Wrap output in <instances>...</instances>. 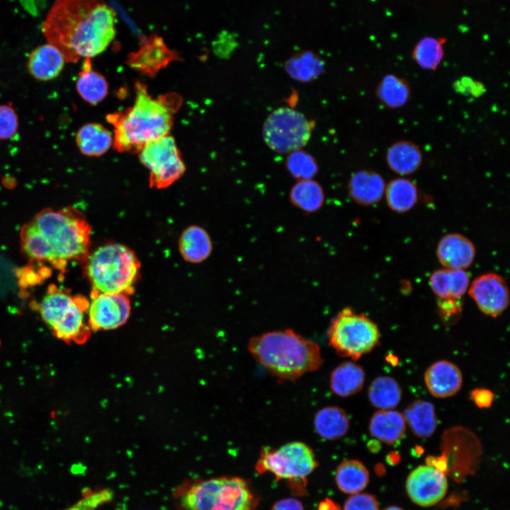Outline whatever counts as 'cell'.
<instances>
[{
	"label": "cell",
	"instance_id": "obj_38",
	"mask_svg": "<svg viewBox=\"0 0 510 510\" xmlns=\"http://www.w3.org/2000/svg\"><path fill=\"white\" fill-rule=\"evenodd\" d=\"M18 117L11 104L0 105V140H8L16 135Z\"/></svg>",
	"mask_w": 510,
	"mask_h": 510
},
{
	"label": "cell",
	"instance_id": "obj_22",
	"mask_svg": "<svg viewBox=\"0 0 510 510\" xmlns=\"http://www.w3.org/2000/svg\"><path fill=\"white\" fill-rule=\"evenodd\" d=\"M368 429L370 434L378 441L393 445L404 436L406 422L403 415L397 411L378 410L371 416Z\"/></svg>",
	"mask_w": 510,
	"mask_h": 510
},
{
	"label": "cell",
	"instance_id": "obj_1",
	"mask_svg": "<svg viewBox=\"0 0 510 510\" xmlns=\"http://www.w3.org/2000/svg\"><path fill=\"white\" fill-rule=\"evenodd\" d=\"M41 30L67 62L103 52L115 35V13L104 0H55Z\"/></svg>",
	"mask_w": 510,
	"mask_h": 510
},
{
	"label": "cell",
	"instance_id": "obj_27",
	"mask_svg": "<svg viewBox=\"0 0 510 510\" xmlns=\"http://www.w3.org/2000/svg\"><path fill=\"white\" fill-rule=\"evenodd\" d=\"M411 93L409 82L393 74H385L375 91L379 102L389 109L403 107L409 101Z\"/></svg>",
	"mask_w": 510,
	"mask_h": 510
},
{
	"label": "cell",
	"instance_id": "obj_33",
	"mask_svg": "<svg viewBox=\"0 0 510 510\" xmlns=\"http://www.w3.org/2000/svg\"><path fill=\"white\" fill-rule=\"evenodd\" d=\"M285 70L295 80L310 82L316 79L323 72L324 62L311 51L298 52L288 59Z\"/></svg>",
	"mask_w": 510,
	"mask_h": 510
},
{
	"label": "cell",
	"instance_id": "obj_25",
	"mask_svg": "<svg viewBox=\"0 0 510 510\" xmlns=\"http://www.w3.org/2000/svg\"><path fill=\"white\" fill-rule=\"evenodd\" d=\"M178 249L182 257L191 263H200L208 259L212 250L208 232L199 226L187 227L181 234Z\"/></svg>",
	"mask_w": 510,
	"mask_h": 510
},
{
	"label": "cell",
	"instance_id": "obj_4",
	"mask_svg": "<svg viewBox=\"0 0 510 510\" xmlns=\"http://www.w3.org/2000/svg\"><path fill=\"white\" fill-rule=\"evenodd\" d=\"M247 347L257 363L281 380L295 381L323 363L319 344L290 329L254 336Z\"/></svg>",
	"mask_w": 510,
	"mask_h": 510
},
{
	"label": "cell",
	"instance_id": "obj_17",
	"mask_svg": "<svg viewBox=\"0 0 510 510\" xmlns=\"http://www.w3.org/2000/svg\"><path fill=\"white\" fill-rule=\"evenodd\" d=\"M424 381L429 392L438 398L455 395L460 389L463 376L454 363L441 360L431 364L424 373Z\"/></svg>",
	"mask_w": 510,
	"mask_h": 510
},
{
	"label": "cell",
	"instance_id": "obj_24",
	"mask_svg": "<svg viewBox=\"0 0 510 510\" xmlns=\"http://www.w3.org/2000/svg\"><path fill=\"white\" fill-rule=\"evenodd\" d=\"M313 424L318 436L329 441L344 436L350 426L346 412L336 406H327L317 411Z\"/></svg>",
	"mask_w": 510,
	"mask_h": 510
},
{
	"label": "cell",
	"instance_id": "obj_36",
	"mask_svg": "<svg viewBox=\"0 0 510 510\" xmlns=\"http://www.w3.org/2000/svg\"><path fill=\"white\" fill-rule=\"evenodd\" d=\"M285 166L291 176L298 180L311 179L318 171L316 159L300 149L289 153Z\"/></svg>",
	"mask_w": 510,
	"mask_h": 510
},
{
	"label": "cell",
	"instance_id": "obj_41",
	"mask_svg": "<svg viewBox=\"0 0 510 510\" xmlns=\"http://www.w3.org/2000/svg\"><path fill=\"white\" fill-rule=\"evenodd\" d=\"M470 397L478 407L488 408L493 402L494 394L485 388H476L471 392Z\"/></svg>",
	"mask_w": 510,
	"mask_h": 510
},
{
	"label": "cell",
	"instance_id": "obj_21",
	"mask_svg": "<svg viewBox=\"0 0 510 510\" xmlns=\"http://www.w3.org/2000/svg\"><path fill=\"white\" fill-rule=\"evenodd\" d=\"M385 159L392 171L400 176H407L420 168L423 162V154L416 143L409 140H400L389 147Z\"/></svg>",
	"mask_w": 510,
	"mask_h": 510
},
{
	"label": "cell",
	"instance_id": "obj_6",
	"mask_svg": "<svg viewBox=\"0 0 510 510\" xmlns=\"http://www.w3.org/2000/svg\"><path fill=\"white\" fill-rule=\"evenodd\" d=\"M183 510H253L256 499L246 481L237 477L199 480L176 496Z\"/></svg>",
	"mask_w": 510,
	"mask_h": 510
},
{
	"label": "cell",
	"instance_id": "obj_37",
	"mask_svg": "<svg viewBox=\"0 0 510 510\" xmlns=\"http://www.w3.org/2000/svg\"><path fill=\"white\" fill-rule=\"evenodd\" d=\"M114 492L110 488H103L84 496L65 510H96L113 499Z\"/></svg>",
	"mask_w": 510,
	"mask_h": 510
},
{
	"label": "cell",
	"instance_id": "obj_10",
	"mask_svg": "<svg viewBox=\"0 0 510 510\" xmlns=\"http://www.w3.org/2000/svg\"><path fill=\"white\" fill-rule=\"evenodd\" d=\"M312 125L302 113L290 108H279L265 120L263 138L275 152L290 153L307 144Z\"/></svg>",
	"mask_w": 510,
	"mask_h": 510
},
{
	"label": "cell",
	"instance_id": "obj_3",
	"mask_svg": "<svg viewBox=\"0 0 510 510\" xmlns=\"http://www.w3.org/2000/svg\"><path fill=\"white\" fill-rule=\"evenodd\" d=\"M135 91L132 106L107 116L113 126V147L120 152L138 153L147 144L169 135L181 103L175 93L153 98L140 81L136 82Z\"/></svg>",
	"mask_w": 510,
	"mask_h": 510
},
{
	"label": "cell",
	"instance_id": "obj_26",
	"mask_svg": "<svg viewBox=\"0 0 510 510\" xmlns=\"http://www.w3.org/2000/svg\"><path fill=\"white\" fill-rule=\"evenodd\" d=\"M413 434L419 438L431 436L437 426L434 406L429 401L416 400L412 402L402 414Z\"/></svg>",
	"mask_w": 510,
	"mask_h": 510
},
{
	"label": "cell",
	"instance_id": "obj_39",
	"mask_svg": "<svg viewBox=\"0 0 510 510\" xmlns=\"http://www.w3.org/2000/svg\"><path fill=\"white\" fill-rule=\"evenodd\" d=\"M343 510H380L375 496L366 493L351 494L344 503Z\"/></svg>",
	"mask_w": 510,
	"mask_h": 510
},
{
	"label": "cell",
	"instance_id": "obj_9",
	"mask_svg": "<svg viewBox=\"0 0 510 510\" xmlns=\"http://www.w3.org/2000/svg\"><path fill=\"white\" fill-rule=\"evenodd\" d=\"M380 336L378 327L372 319L349 307L332 318L327 330L329 346L339 356L353 360H358L378 346Z\"/></svg>",
	"mask_w": 510,
	"mask_h": 510
},
{
	"label": "cell",
	"instance_id": "obj_30",
	"mask_svg": "<svg viewBox=\"0 0 510 510\" xmlns=\"http://www.w3.org/2000/svg\"><path fill=\"white\" fill-rule=\"evenodd\" d=\"M76 88L86 102L96 105L107 96L108 85L105 77L92 69L90 59L86 58L76 81Z\"/></svg>",
	"mask_w": 510,
	"mask_h": 510
},
{
	"label": "cell",
	"instance_id": "obj_35",
	"mask_svg": "<svg viewBox=\"0 0 510 510\" xmlns=\"http://www.w3.org/2000/svg\"><path fill=\"white\" fill-rule=\"evenodd\" d=\"M446 41L443 38L424 37L414 47L413 60L421 69L436 71L443 58Z\"/></svg>",
	"mask_w": 510,
	"mask_h": 510
},
{
	"label": "cell",
	"instance_id": "obj_19",
	"mask_svg": "<svg viewBox=\"0 0 510 510\" xmlns=\"http://www.w3.org/2000/svg\"><path fill=\"white\" fill-rule=\"evenodd\" d=\"M470 276L465 270L440 268L429 277V285L438 300H460L470 286Z\"/></svg>",
	"mask_w": 510,
	"mask_h": 510
},
{
	"label": "cell",
	"instance_id": "obj_12",
	"mask_svg": "<svg viewBox=\"0 0 510 510\" xmlns=\"http://www.w3.org/2000/svg\"><path fill=\"white\" fill-rule=\"evenodd\" d=\"M88 322L93 332L113 330L123 326L130 317V301L123 293L91 291Z\"/></svg>",
	"mask_w": 510,
	"mask_h": 510
},
{
	"label": "cell",
	"instance_id": "obj_20",
	"mask_svg": "<svg viewBox=\"0 0 510 510\" xmlns=\"http://www.w3.org/2000/svg\"><path fill=\"white\" fill-rule=\"evenodd\" d=\"M65 62L60 50L47 43L37 47L30 52L27 67L30 74L35 79L48 81L60 74Z\"/></svg>",
	"mask_w": 510,
	"mask_h": 510
},
{
	"label": "cell",
	"instance_id": "obj_34",
	"mask_svg": "<svg viewBox=\"0 0 510 510\" xmlns=\"http://www.w3.org/2000/svg\"><path fill=\"white\" fill-rule=\"evenodd\" d=\"M368 397L372 405L379 410L392 409L401 400L402 390L394 378L380 376L370 383Z\"/></svg>",
	"mask_w": 510,
	"mask_h": 510
},
{
	"label": "cell",
	"instance_id": "obj_23",
	"mask_svg": "<svg viewBox=\"0 0 510 510\" xmlns=\"http://www.w3.org/2000/svg\"><path fill=\"white\" fill-rule=\"evenodd\" d=\"M365 382L363 368L352 361L338 365L331 373L329 387L334 394L347 397L361 390Z\"/></svg>",
	"mask_w": 510,
	"mask_h": 510
},
{
	"label": "cell",
	"instance_id": "obj_2",
	"mask_svg": "<svg viewBox=\"0 0 510 510\" xmlns=\"http://www.w3.org/2000/svg\"><path fill=\"white\" fill-rule=\"evenodd\" d=\"M91 230L85 216L74 208L45 209L23 226L21 239L30 258L64 267L69 261H86Z\"/></svg>",
	"mask_w": 510,
	"mask_h": 510
},
{
	"label": "cell",
	"instance_id": "obj_43",
	"mask_svg": "<svg viewBox=\"0 0 510 510\" xmlns=\"http://www.w3.org/2000/svg\"><path fill=\"white\" fill-rule=\"evenodd\" d=\"M318 510H341V509L332 499L326 498L319 504Z\"/></svg>",
	"mask_w": 510,
	"mask_h": 510
},
{
	"label": "cell",
	"instance_id": "obj_18",
	"mask_svg": "<svg viewBox=\"0 0 510 510\" xmlns=\"http://www.w3.org/2000/svg\"><path fill=\"white\" fill-rule=\"evenodd\" d=\"M385 186L380 174L373 170L363 169L351 175L348 183V191L353 202L368 207L382 200Z\"/></svg>",
	"mask_w": 510,
	"mask_h": 510
},
{
	"label": "cell",
	"instance_id": "obj_5",
	"mask_svg": "<svg viewBox=\"0 0 510 510\" xmlns=\"http://www.w3.org/2000/svg\"><path fill=\"white\" fill-rule=\"evenodd\" d=\"M86 261V273L93 290L128 295L134 292L141 265L135 252L125 245L105 244Z\"/></svg>",
	"mask_w": 510,
	"mask_h": 510
},
{
	"label": "cell",
	"instance_id": "obj_14",
	"mask_svg": "<svg viewBox=\"0 0 510 510\" xmlns=\"http://www.w3.org/2000/svg\"><path fill=\"white\" fill-rule=\"evenodd\" d=\"M406 489L414 503L424 507L431 506L445 497L448 480L443 471L428 464L420 465L408 475Z\"/></svg>",
	"mask_w": 510,
	"mask_h": 510
},
{
	"label": "cell",
	"instance_id": "obj_7",
	"mask_svg": "<svg viewBox=\"0 0 510 510\" xmlns=\"http://www.w3.org/2000/svg\"><path fill=\"white\" fill-rule=\"evenodd\" d=\"M89 305V300L84 296L71 295L51 285L40 304L39 311L57 339L82 344L92 332L88 322Z\"/></svg>",
	"mask_w": 510,
	"mask_h": 510
},
{
	"label": "cell",
	"instance_id": "obj_29",
	"mask_svg": "<svg viewBox=\"0 0 510 510\" xmlns=\"http://www.w3.org/2000/svg\"><path fill=\"white\" fill-rule=\"evenodd\" d=\"M76 142L82 154L89 157H98L108 150L113 144V137L102 125L89 123L78 130Z\"/></svg>",
	"mask_w": 510,
	"mask_h": 510
},
{
	"label": "cell",
	"instance_id": "obj_31",
	"mask_svg": "<svg viewBox=\"0 0 510 510\" xmlns=\"http://www.w3.org/2000/svg\"><path fill=\"white\" fill-rule=\"evenodd\" d=\"M335 482L342 492L354 494L366 488L369 482V472L361 461L346 460L336 468Z\"/></svg>",
	"mask_w": 510,
	"mask_h": 510
},
{
	"label": "cell",
	"instance_id": "obj_44",
	"mask_svg": "<svg viewBox=\"0 0 510 510\" xmlns=\"http://www.w3.org/2000/svg\"><path fill=\"white\" fill-rule=\"evenodd\" d=\"M384 510H403V509L398 506H391L387 507Z\"/></svg>",
	"mask_w": 510,
	"mask_h": 510
},
{
	"label": "cell",
	"instance_id": "obj_42",
	"mask_svg": "<svg viewBox=\"0 0 510 510\" xmlns=\"http://www.w3.org/2000/svg\"><path fill=\"white\" fill-rule=\"evenodd\" d=\"M271 510H304L301 502L295 498H286L277 501Z\"/></svg>",
	"mask_w": 510,
	"mask_h": 510
},
{
	"label": "cell",
	"instance_id": "obj_40",
	"mask_svg": "<svg viewBox=\"0 0 510 510\" xmlns=\"http://www.w3.org/2000/svg\"><path fill=\"white\" fill-rule=\"evenodd\" d=\"M440 316L445 323H453L457 320L461 313L460 300H438Z\"/></svg>",
	"mask_w": 510,
	"mask_h": 510
},
{
	"label": "cell",
	"instance_id": "obj_15",
	"mask_svg": "<svg viewBox=\"0 0 510 510\" xmlns=\"http://www.w3.org/2000/svg\"><path fill=\"white\" fill-rule=\"evenodd\" d=\"M180 60L177 53L165 44L164 40L154 35L148 38L136 51L131 52L128 64L137 71L153 76L170 62Z\"/></svg>",
	"mask_w": 510,
	"mask_h": 510
},
{
	"label": "cell",
	"instance_id": "obj_11",
	"mask_svg": "<svg viewBox=\"0 0 510 510\" xmlns=\"http://www.w3.org/2000/svg\"><path fill=\"white\" fill-rule=\"evenodd\" d=\"M138 153L140 162L149 170L150 187L166 188L185 172L180 152L169 135L147 144Z\"/></svg>",
	"mask_w": 510,
	"mask_h": 510
},
{
	"label": "cell",
	"instance_id": "obj_32",
	"mask_svg": "<svg viewBox=\"0 0 510 510\" xmlns=\"http://www.w3.org/2000/svg\"><path fill=\"white\" fill-rule=\"evenodd\" d=\"M290 203L305 213H314L324 203V193L321 185L313 179L298 180L289 193Z\"/></svg>",
	"mask_w": 510,
	"mask_h": 510
},
{
	"label": "cell",
	"instance_id": "obj_8",
	"mask_svg": "<svg viewBox=\"0 0 510 510\" xmlns=\"http://www.w3.org/2000/svg\"><path fill=\"white\" fill-rule=\"evenodd\" d=\"M317 465L314 453L307 444L293 441L278 448H262L255 470L260 475L271 473L277 481L287 480L295 493L304 494L307 477Z\"/></svg>",
	"mask_w": 510,
	"mask_h": 510
},
{
	"label": "cell",
	"instance_id": "obj_16",
	"mask_svg": "<svg viewBox=\"0 0 510 510\" xmlns=\"http://www.w3.org/2000/svg\"><path fill=\"white\" fill-rule=\"evenodd\" d=\"M436 257L445 268L465 270L473 263L476 249L465 235L452 232L443 236L436 246Z\"/></svg>",
	"mask_w": 510,
	"mask_h": 510
},
{
	"label": "cell",
	"instance_id": "obj_13",
	"mask_svg": "<svg viewBox=\"0 0 510 510\" xmlns=\"http://www.w3.org/2000/svg\"><path fill=\"white\" fill-rule=\"evenodd\" d=\"M468 295L484 314L496 317L509 307V290L504 278L496 273L476 277L470 283Z\"/></svg>",
	"mask_w": 510,
	"mask_h": 510
},
{
	"label": "cell",
	"instance_id": "obj_28",
	"mask_svg": "<svg viewBox=\"0 0 510 510\" xmlns=\"http://www.w3.org/2000/svg\"><path fill=\"white\" fill-rule=\"evenodd\" d=\"M384 196L391 210L404 213L412 210L417 203L419 191L415 183L410 179L398 177L386 184Z\"/></svg>",
	"mask_w": 510,
	"mask_h": 510
}]
</instances>
